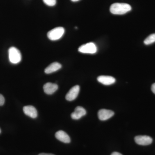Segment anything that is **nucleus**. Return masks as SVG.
Masks as SVG:
<instances>
[{
	"label": "nucleus",
	"instance_id": "nucleus-1",
	"mask_svg": "<svg viewBox=\"0 0 155 155\" xmlns=\"http://www.w3.org/2000/svg\"><path fill=\"white\" fill-rule=\"evenodd\" d=\"M131 10V6L126 3H114L110 8L111 13L115 15H123Z\"/></svg>",
	"mask_w": 155,
	"mask_h": 155
},
{
	"label": "nucleus",
	"instance_id": "nucleus-2",
	"mask_svg": "<svg viewBox=\"0 0 155 155\" xmlns=\"http://www.w3.org/2000/svg\"><path fill=\"white\" fill-rule=\"evenodd\" d=\"M9 59L13 64H17L22 60V55L20 51L15 47H11L8 50Z\"/></svg>",
	"mask_w": 155,
	"mask_h": 155
},
{
	"label": "nucleus",
	"instance_id": "nucleus-3",
	"mask_svg": "<svg viewBox=\"0 0 155 155\" xmlns=\"http://www.w3.org/2000/svg\"><path fill=\"white\" fill-rule=\"evenodd\" d=\"M65 29L62 27H58L50 30L48 33V38L50 40L57 41L60 39L64 35Z\"/></svg>",
	"mask_w": 155,
	"mask_h": 155
},
{
	"label": "nucleus",
	"instance_id": "nucleus-4",
	"mask_svg": "<svg viewBox=\"0 0 155 155\" xmlns=\"http://www.w3.org/2000/svg\"><path fill=\"white\" fill-rule=\"evenodd\" d=\"M78 51L83 54H94L97 52V48L94 43L90 42L81 46Z\"/></svg>",
	"mask_w": 155,
	"mask_h": 155
},
{
	"label": "nucleus",
	"instance_id": "nucleus-5",
	"mask_svg": "<svg viewBox=\"0 0 155 155\" xmlns=\"http://www.w3.org/2000/svg\"><path fill=\"white\" fill-rule=\"evenodd\" d=\"M80 91L79 85H75L70 89L66 96V99L69 101H73L77 98Z\"/></svg>",
	"mask_w": 155,
	"mask_h": 155
},
{
	"label": "nucleus",
	"instance_id": "nucleus-6",
	"mask_svg": "<svg viewBox=\"0 0 155 155\" xmlns=\"http://www.w3.org/2000/svg\"><path fill=\"white\" fill-rule=\"evenodd\" d=\"M135 142L140 145L147 146L151 144L153 139L148 136H137L134 138Z\"/></svg>",
	"mask_w": 155,
	"mask_h": 155
},
{
	"label": "nucleus",
	"instance_id": "nucleus-7",
	"mask_svg": "<svg viewBox=\"0 0 155 155\" xmlns=\"http://www.w3.org/2000/svg\"><path fill=\"white\" fill-rule=\"evenodd\" d=\"M114 113L113 111L106 109H101L98 113L99 119L101 121L108 120L114 116Z\"/></svg>",
	"mask_w": 155,
	"mask_h": 155
},
{
	"label": "nucleus",
	"instance_id": "nucleus-8",
	"mask_svg": "<svg viewBox=\"0 0 155 155\" xmlns=\"http://www.w3.org/2000/svg\"><path fill=\"white\" fill-rule=\"evenodd\" d=\"M86 114V110L82 107L78 106L75 108L74 112L71 114V118L74 120H78Z\"/></svg>",
	"mask_w": 155,
	"mask_h": 155
},
{
	"label": "nucleus",
	"instance_id": "nucleus-9",
	"mask_svg": "<svg viewBox=\"0 0 155 155\" xmlns=\"http://www.w3.org/2000/svg\"><path fill=\"white\" fill-rule=\"evenodd\" d=\"M23 111L26 116H29L32 119H35L37 117V111L33 106H25L23 108Z\"/></svg>",
	"mask_w": 155,
	"mask_h": 155
},
{
	"label": "nucleus",
	"instance_id": "nucleus-10",
	"mask_svg": "<svg viewBox=\"0 0 155 155\" xmlns=\"http://www.w3.org/2000/svg\"><path fill=\"white\" fill-rule=\"evenodd\" d=\"M58 88V84H56L48 82L44 85L43 89L46 94H52L55 92Z\"/></svg>",
	"mask_w": 155,
	"mask_h": 155
},
{
	"label": "nucleus",
	"instance_id": "nucleus-11",
	"mask_svg": "<svg viewBox=\"0 0 155 155\" xmlns=\"http://www.w3.org/2000/svg\"><path fill=\"white\" fill-rule=\"evenodd\" d=\"M97 81L104 85H110L116 82V79L110 76L101 75L97 78Z\"/></svg>",
	"mask_w": 155,
	"mask_h": 155
},
{
	"label": "nucleus",
	"instance_id": "nucleus-12",
	"mask_svg": "<svg viewBox=\"0 0 155 155\" xmlns=\"http://www.w3.org/2000/svg\"><path fill=\"white\" fill-rule=\"evenodd\" d=\"M55 137L57 139L64 143H69L71 141L69 136L63 130H59L56 132Z\"/></svg>",
	"mask_w": 155,
	"mask_h": 155
},
{
	"label": "nucleus",
	"instance_id": "nucleus-13",
	"mask_svg": "<svg viewBox=\"0 0 155 155\" xmlns=\"http://www.w3.org/2000/svg\"><path fill=\"white\" fill-rule=\"evenodd\" d=\"M62 65L58 62H54L50 64L45 69V72L46 74H51L53 72H55L61 69Z\"/></svg>",
	"mask_w": 155,
	"mask_h": 155
},
{
	"label": "nucleus",
	"instance_id": "nucleus-14",
	"mask_svg": "<svg viewBox=\"0 0 155 155\" xmlns=\"http://www.w3.org/2000/svg\"><path fill=\"white\" fill-rule=\"evenodd\" d=\"M155 42V33L151 34L147 37L144 41V43L146 45H149Z\"/></svg>",
	"mask_w": 155,
	"mask_h": 155
},
{
	"label": "nucleus",
	"instance_id": "nucleus-15",
	"mask_svg": "<svg viewBox=\"0 0 155 155\" xmlns=\"http://www.w3.org/2000/svg\"><path fill=\"white\" fill-rule=\"evenodd\" d=\"M45 4L49 6H54L55 5L57 1L56 0H43Z\"/></svg>",
	"mask_w": 155,
	"mask_h": 155
},
{
	"label": "nucleus",
	"instance_id": "nucleus-16",
	"mask_svg": "<svg viewBox=\"0 0 155 155\" xmlns=\"http://www.w3.org/2000/svg\"><path fill=\"white\" fill-rule=\"evenodd\" d=\"M5 102V99L2 95L0 94V106H3Z\"/></svg>",
	"mask_w": 155,
	"mask_h": 155
},
{
	"label": "nucleus",
	"instance_id": "nucleus-17",
	"mask_svg": "<svg viewBox=\"0 0 155 155\" xmlns=\"http://www.w3.org/2000/svg\"><path fill=\"white\" fill-rule=\"evenodd\" d=\"M151 90L155 94V83L152 84L151 87Z\"/></svg>",
	"mask_w": 155,
	"mask_h": 155
},
{
	"label": "nucleus",
	"instance_id": "nucleus-18",
	"mask_svg": "<svg viewBox=\"0 0 155 155\" xmlns=\"http://www.w3.org/2000/svg\"><path fill=\"white\" fill-rule=\"evenodd\" d=\"M111 155H122V154L118 152H114L112 153L111 154Z\"/></svg>",
	"mask_w": 155,
	"mask_h": 155
},
{
	"label": "nucleus",
	"instance_id": "nucleus-19",
	"mask_svg": "<svg viewBox=\"0 0 155 155\" xmlns=\"http://www.w3.org/2000/svg\"><path fill=\"white\" fill-rule=\"evenodd\" d=\"M38 155H55L51 153H41L39 154Z\"/></svg>",
	"mask_w": 155,
	"mask_h": 155
},
{
	"label": "nucleus",
	"instance_id": "nucleus-20",
	"mask_svg": "<svg viewBox=\"0 0 155 155\" xmlns=\"http://www.w3.org/2000/svg\"><path fill=\"white\" fill-rule=\"evenodd\" d=\"M71 1L73 2H77L79 1V0H71Z\"/></svg>",
	"mask_w": 155,
	"mask_h": 155
},
{
	"label": "nucleus",
	"instance_id": "nucleus-21",
	"mask_svg": "<svg viewBox=\"0 0 155 155\" xmlns=\"http://www.w3.org/2000/svg\"><path fill=\"white\" fill-rule=\"evenodd\" d=\"M1 133V129H0V134Z\"/></svg>",
	"mask_w": 155,
	"mask_h": 155
}]
</instances>
